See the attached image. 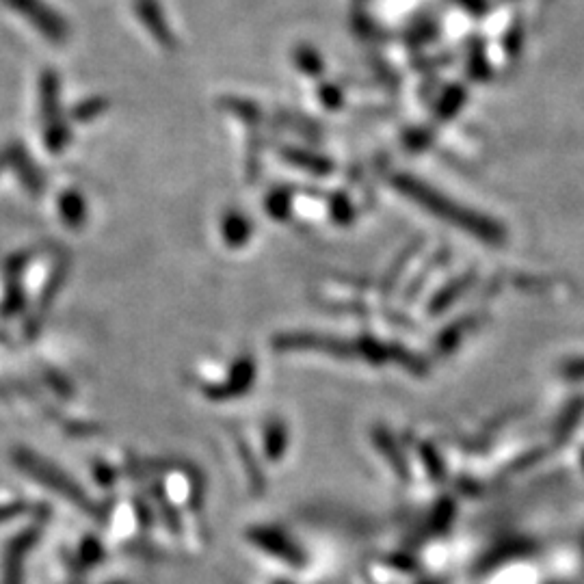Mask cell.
Returning <instances> with one entry per match:
<instances>
[{
	"label": "cell",
	"mask_w": 584,
	"mask_h": 584,
	"mask_svg": "<svg viewBox=\"0 0 584 584\" xmlns=\"http://www.w3.org/2000/svg\"><path fill=\"white\" fill-rule=\"evenodd\" d=\"M295 61H297V68L301 72H305V74H316L318 70H321V61H318L316 52L314 50H308L305 46H301L295 52Z\"/></svg>",
	"instance_id": "52a82bcc"
},
{
	"label": "cell",
	"mask_w": 584,
	"mask_h": 584,
	"mask_svg": "<svg viewBox=\"0 0 584 584\" xmlns=\"http://www.w3.org/2000/svg\"><path fill=\"white\" fill-rule=\"evenodd\" d=\"M104 106H106V102H102V100L85 102L74 111V119H78V122H89V119H94L98 113H102Z\"/></svg>",
	"instance_id": "ba28073f"
},
{
	"label": "cell",
	"mask_w": 584,
	"mask_h": 584,
	"mask_svg": "<svg viewBox=\"0 0 584 584\" xmlns=\"http://www.w3.org/2000/svg\"><path fill=\"white\" fill-rule=\"evenodd\" d=\"M267 210L269 215L275 219H284L290 210V197L284 191H273L267 197Z\"/></svg>",
	"instance_id": "8992f818"
},
{
	"label": "cell",
	"mask_w": 584,
	"mask_h": 584,
	"mask_svg": "<svg viewBox=\"0 0 584 584\" xmlns=\"http://www.w3.org/2000/svg\"><path fill=\"white\" fill-rule=\"evenodd\" d=\"M59 202H61L59 208H61L63 223L72 225V228H81V225L85 223V199L74 191H68L61 195Z\"/></svg>",
	"instance_id": "5b68a950"
},
{
	"label": "cell",
	"mask_w": 584,
	"mask_h": 584,
	"mask_svg": "<svg viewBox=\"0 0 584 584\" xmlns=\"http://www.w3.org/2000/svg\"><path fill=\"white\" fill-rule=\"evenodd\" d=\"M11 5L20 9L22 16L29 18L35 29L52 39V42H63L68 37V24L48 5H44L42 0H11Z\"/></svg>",
	"instance_id": "7a4b0ae2"
},
{
	"label": "cell",
	"mask_w": 584,
	"mask_h": 584,
	"mask_svg": "<svg viewBox=\"0 0 584 584\" xmlns=\"http://www.w3.org/2000/svg\"><path fill=\"white\" fill-rule=\"evenodd\" d=\"M135 9L141 24L148 29V33L161 44L165 50H174L176 48V39L174 33L167 26V20L163 16L161 5L156 0H135Z\"/></svg>",
	"instance_id": "3957f363"
},
{
	"label": "cell",
	"mask_w": 584,
	"mask_h": 584,
	"mask_svg": "<svg viewBox=\"0 0 584 584\" xmlns=\"http://www.w3.org/2000/svg\"><path fill=\"white\" fill-rule=\"evenodd\" d=\"M221 234H223V241L228 243L232 249L245 247L249 243V236H251V225L243 212L230 210V212H225V217L221 221Z\"/></svg>",
	"instance_id": "277c9868"
},
{
	"label": "cell",
	"mask_w": 584,
	"mask_h": 584,
	"mask_svg": "<svg viewBox=\"0 0 584 584\" xmlns=\"http://www.w3.org/2000/svg\"><path fill=\"white\" fill-rule=\"evenodd\" d=\"M59 89H57V76L52 72H46L42 76V109H44V122H46V145L52 152H59L63 145H68V126L59 117Z\"/></svg>",
	"instance_id": "6da1fadb"
}]
</instances>
